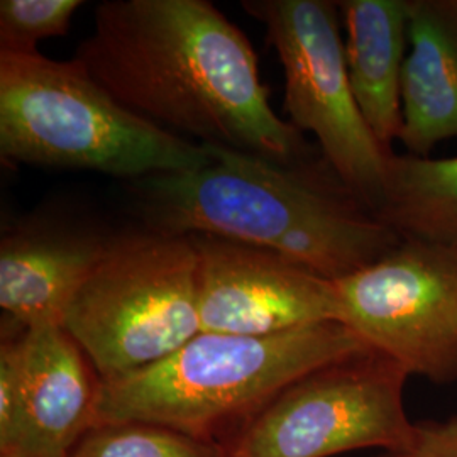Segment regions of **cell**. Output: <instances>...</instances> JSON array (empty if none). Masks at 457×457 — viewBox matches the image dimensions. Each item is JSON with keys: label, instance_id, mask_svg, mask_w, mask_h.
<instances>
[{"label": "cell", "instance_id": "obj_1", "mask_svg": "<svg viewBox=\"0 0 457 457\" xmlns=\"http://www.w3.org/2000/svg\"><path fill=\"white\" fill-rule=\"evenodd\" d=\"M122 107L200 145L298 163L245 33L205 0H105L73 58Z\"/></svg>", "mask_w": 457, "mask_h": 457}, {"label": "cell", "instance_id": "obj_2", "mask_svg": "<svg viewBox=\"0 0 457 457\" xmlns=\"http://www.w3.org/2000/svg\"><path fill=\"white\" fill-rule=\"evenodd\" d=\"M209 163L136 180L147 228L215 236L279 253L337 281L386 256L403 237L343 185L309 168L204 145Z\"/></svg>", "mask_w": 457, "mask_h": 457}, {"label": "cell", "instance_id": "obj_3", "mask_svg": "<svg viewBox=\"0 0 457 457\" xmlns=\"http://www.w3.org/2000/svg\"><path fill=\"white\" fill-rule=\"evenodd\" d=\"M364 349L339 322L275 336L198 332L168 358L100 381L94 427L146 422L219 444L302 376Z\"/></svg>", "mask_w": 457, "mask_h": 457}, {"label": "cell", "instance_id": "obj_4", "mask_svg": "<svg viewBox=\"0 0 457 457\" xmlns=\"http://www.w3.org/2000/svg\"><path fill=\"white\" fill-rule=\"evenodd\" d=\"M0 154L129 180L209 163L204 145L128 111L75 60L39 53H0Z\"/></svg>", "mask_w": 457, "mask_h": 457}, {"label": "cell", "instance_id": "obj_5", "mask_svg": "<svg viewBox=\"0 0 457 457\" xmlns=\"http://www.w3.org/2000/svg\"><path fill=\"white\" fill-rule=\"evenodd\" d=\"M63 327L100 381L132 375L179 351L202 332L192 237L151 228L112 236L73 296Z\"/></svg>", "mask_w": 457, "mask_h": 457}, {"label": "cell", "instance_id": "obj_6", "mask_svg": "<svg viewBox=\"0 0 457 457\" xmlns=\"http://www.w3.org/2000/svg\"><path fill=\"white\" fill-rule=\"evenodd\" d=\"M241 5L262 22L277 51L290 124L315 136L328 170L376 215L392 153L378 143L353 94L337 2L243 0Z\"/></svg>", "mask_w": 457, "mask_h": 457}, {"label": "cell", "instance_id": "obj_7", "mask_svg": "<svg viewBox=\"0 0 457 457\" xmlns=\"http://www.w3.org/2000/svg\"><path fill=\"white\" fill-rule=\"evenodd\" d=\"M409 373L375 349L288 385L222 445L226 457H332L409 442Z\"/></svg>", "mask_w": 457, "mask_h": 457}, {"label": "cell", "instance_id": "obj_8", "mask_svg": "<svg viewBox=\"0 0 457 457\" xmlns=\"http://www.w3.org/2000/svg\"><path fill=\"white\" fill-rule=\"evenodd\" d=\"M339 322L409 376L457 381V247L403 239L334 281Z\"/></svg>", "mask_w": 457, "mask_h": 457}, {"label": "cell", "instance_id": "obj_9", "mask_svg": "<svg viewBox=\"0 0 457 457\" xmlns=\"http://www.w3.org/2000/svg\"><path fill=\"white\" fill-rule=\"evenodd\" d=\"M190 237L198 260L202 332L275 336L339 322L334 281L264 247L215 236Z\"/></svg>", "mask_w": 457, "mask_h": 457}, {"label": "cell", "instance_id": "obj_10", "mask_svg": "<svg viewBox=\"0 0 457 457\" xmlns=\"http://www.w3.org/2000/svg\"><path fill=\"white\" fill-rule=\"evenodd\" d=\"M112 237L48 217L5 228L0 239V309L17 326L60 324Z\"/></svg>", "mask_w": 457, "mask_h": 457}, {"label": "cell", "instance_id": "obj_11", "mask_svg": "<svg viewBox=\"0 0 457 457\" xmlns=\"http://www.w3.org/2000/svg\"><path fill=\"white\" fill-rule=\"evenodd\" d=\"M97 373L60 324L21 336V422L9 454L68 457L96 422ZM4 456V454H0Z\"/></svg>", "mask_w": 457, "mask_h": 457}, {"label": "cell", "instance_id": "obj_12", "mask_svg": "<svg viewBox=\"0 0 457 457\" xmlns=\"http://www.w3.org/2000/svg\"><path fill=\"white\" fill-rule=\"evenodd\" d=\"M337 5L345 28L344 54L353 94L378 143L390 151L403 129L409 0H343Z\"/></svg>", "mask_w": 457, "mask_h": 457}, {"label": "cell", "instance_id": "obj_13", "mask_svg": "<svg viewBox=\"0 0 457 457\" xmlns=\"http://www.w3.org/2000/svg\"><path fill=\"white\" fill-rule=\"evenodd\" d=\"M402 100L409 154L457 137V0H409Z\"/></svg>", "mask_w": 457, "mask_h": 457}, {"label": "cell", "instance_id": "obj_14", "mask_svg": "<svg viewBox=\"0 0 457 457\" xmlns=\"http://www.w3.org/2000/svg\"><path fill=\"white\" fill-rule=\"evenodd\" d=\"M376 217L403 239L457 247V156L392 153Z\"/></svg>", "mask_w": 457, "mask_h": 457}, {"label": "cell", "instance_id": "obj_15", "mask_svg": "<svg viewBox=\"0 0 457 457\" xmlns=\"http://www.w3.org/2000/svg\"><path fill=\"white\" fill-rule=\"evenodd\" d=\"M68 457H226L220 444L146 422L92 427Z\"/></svg>", "mask_w": 457, "mask_h": 457}, {"label": "cell", "instance_id": "obj_16", "mask_svg": "<svg viewBox=\"0 0 457 457\" xmlns=\"http://www.w3.org/2000/svg\"><path fill=\"white\" fill-rule=\"evenodd\" d=\"M80 0H2L0 53L31 54L43 39L65 36Z\"/></svg>", "mask_w": 457, "mask_h": 457}, {"label": "cell", "instance_id": "obj_17", "mask_svg": "<svg viewBox=\"0 0 457 457\" xmlns=\"http://www.w3.org/2000/svg\"><path fill=\"white\" fill-rule=\"evenodd\" d=\"M0 344V454L14 451L21 422V336L24 327L4 320Z\"/></svg>", "mask_w": 457, "mask_h": 457}, {"label": "cell", "instance_id": "obj_18", "mask_svg": "<svg viewBox=\"0 0 457 457\" xmlns=\"http://www.w3.org/2000/svg\"><path fill=\"white\" fill-rule=\"evenodd\" d=\"M376 457H457V415L415 422L407 444L379 451Z\"/></svg>", "mask_w": 457, "mask_h": 457}, {"label": "cell", "instance_id": "obj_19", "mask_svg": "<svg viewBox=\"0 0 457 457\" xmlns=\"http://www.w3.org/2000/svg\"><path fill=\"white\" fill-rule=\"evenodd\" d=\"M0 457H26V456H19V454H4V456Z\"/></svg>", "mask_w": 457, "mask_h": 457}]
</instances>
